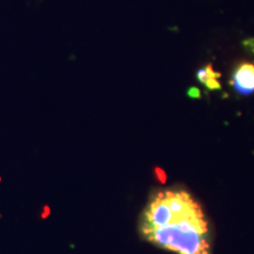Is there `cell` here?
Returning a JSON list of instances; mask_svg holds the SVG:
<instances>
[{
  "mask_svg": "<svg viewBox=\"0 0 254 254\" xmlns=\"http://www.w3.org/2000/svg\"><path fill=\"white\" fill-rule=\"evenodd\" d=\"M142 237L178 254H211L208 222L201 207L186 190L158 192L141 218Z\"/></svg>",
  "mask_w": 254,
  "mask_h": 254,
  "instance_id": "1",
  "label": "cell"
},
{
  "mask_svg": "<svg viewBox=\"0 0 254 254\" xmlns=\"http://www.w3.org/2000/svg\"><path fill=\"white\" fill-rule=\"evenodd\" d=\"M231 85L236 92L243 95L254 93V64L250 62L240 63L234 69Z\"/></svg>",
  "mask_w": 254,
  "mask_h": 254,
  "instance_id": "2",
  "label": "cell"
},
{
  "mask_svg": "<svg viewBox=\"0 0 254 254\" xmlns=\"http://www.w3.org/2000/svg\"><path fill=\"white\" fill-rule=\"evenodd\" d=\"M220 75V73L214 71L211 64H207L205 67L200 68L199 71L196 72V78H198V80L209 91L220 90L221 85L220 81H219Z\"/></svg>",
  "mask_w": 254,
  "mask_h": 254,
  "instance_id": "3",
  "label": "cell"
},
{
  "mask_svg": "<svg viewBox=\"0 0 254 254\" xmlns=\"http://www.w3.org/2000/svg\"><path fill=\"white\" fill-rule=\"evenodd\" d=\"M155 173L158 174V179L160 180L161 183H165V179H166V174L161 168H155Z\"/></svg>",
  "mask_w": 254,
  "mask_h": 254,
  "instance_id": "4",
  "label": "cell"
}]
</instances>
